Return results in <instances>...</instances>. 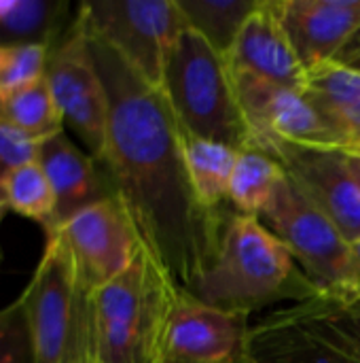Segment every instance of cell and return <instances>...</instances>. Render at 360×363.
Masks as SVG:
<instances>
[{
  "instance_id": "1",
  "label": "cell",
  "mask_w": 360,
  "mask_h": 363,
  "mask_svg": "<svg viewBox=\"0 0 360 363\" xmlns=\"http://www.w3.org/2000/svg\"><path fill=\"white\" fill-rule=\"evenodd\" d=\"M89 45L108 98L100 166L129 211L140 240L176 287L191 294L216 257L227 219L199 206L185 164L182 130L163 91L93 32Z\"/></svg>"
},
{
  "instance_id": "2",
  "label": "cell",
  "mask_w": 360,
  "mask_h": 363,
  "mask_svg": "<svg viewBox=\"0 0 360 363\" xmlns=\"http://www.w3.org/2000/svg\"><path fill=\"white\" fill-rule=\"evenodd\" d=\"M182 289L142 242L132 266L89 296L95 363H168L172 315Z\"/></svg>"
},
{
  "instance_id": "3",
  "label": "cell",
  "mask_w": 360,
  "mask_h": 363,
  "mask_svg": "<svg viewBox=\"0 0 360 363\" xmlns=\"http://www.w3.org/2000/svg\"><path fill=\"white\" fill-rule=\"evenodd\" d=\"M191 296L208 306L252 315L267 304H297L323 294L261 219L236 213L227 217L216 257Z\"/></svg>"
},
{
  "instance_id": "4",
  "label": "cell",
  "mask_w": 360,
  "mask_h": 363,
  "mask_svg": "<svg viewBox=\"0 0 360 363\" xmlns=\"http://www.w3.org/2000/svg\"><path fill=\"white\" fill-rule=\"evenodd\" d=\"M182 134L242 151L250 143L227 57L187 28L168 62L159 87Z\"/></svg>"
},
{
  "instance_id": "5",
  "label": "cell",
  "mask_w": 360,
  "mask_h": 363,
  "mask_svg": "<svg viewBox=\"0 0 360 363\" xmlns=\"http://www.w3.org/2000/svg\"><path fill=\"white\" fill-rule=\"evenodd\" d=\"M89 296L64 238L49 232L34 277L19 296L36 363H70L91 353Z\"/></svg>"
},
{
  "instance_id": "6",
  "label": "cell",
  "mask_w": 360,
  "mask_h": 363,
  "mask_svg": "<svg viewBox=\"0 0 360 363\" xmlns=\"http://www.w3.org/2000/svg\"><path fill=\"white\" fill-rule=\"evenodd\" d=\"M259 219L284 242L293 259L323 296L354 302L352 245L286 177Z\"/></svg>"
},
{
  "instance_id": "7",
  "label": "cell",
  "mask_w": 360,
  "mask_h": 363,
  "mask_svg": "<svg viewBox=\"0 0 360 363\" xmlns=\"http://www.w3.org/2000/svg\"><path fill=\"white\" fill-rule=\"evenodd\" d=\"M89 32L108 43L144 81L161 87L180 34L189 28L178 0L81 2Z\"/></svg>"
},
{
  "instance_id": "8",
  "label": "cell",
  "mask_w": 360,
  "mask_h": 363,
  "mask_svg": "<svg viewBox=\"0 0 360 363\" xmlns=\"http://www.w3.org/2000/svg\"><path fill=\"white\" fill-rule=\"evenodd\" d=\"M45 79L64 123L83 140L89 155L102 164L106 151L108 98L91 53L81 4L70 28L49 47Z\"/></svg>"
},
{
  "instance_id": "9",
  "label": "cell",
  "mask_w": 360,
  "mask_h": 363,
  "mask_svg": "<svg viewBox=\"0 0 360 363\" xmlns=\"http://www.w3.org/2000/svg\"><path fill=\"white\" fill-rule=\"evenodd\" d=\"M259 151L282 166L286 179L337 225L350 245L360 240V185L348 151L286 140H267Z\"/></svg>"
},
{
  "instance_id": "10",
  "label": "cell",
  "mask_w": 360,
  "mask_h": 363,
  "mask_svg": "<svg viewBox=\"0 0 360 363\" xmlns=\"http://www.w3.org/2000/svg\"><path fill=\"white\" fill-rule=\"evenodd\" d=\"M51 232L64 238L89 294L125 272L142 247L134 219L117 194L79 211Z\"/></svg>"
},
{
  "instance_id": "11",
  "label": "cell",
  "mask_w": 360,
  "mask_h": 363,
  "mask_svg": "<svg viewBox=\"0 0 360 363\" xmlns=\"http://www.w3.org/2000/svg\"><path fill=\"white\" fill-rule=\"evenodd\" d=\"M231 77L250 134L246 149H259L267 140L344 149L335 130L303 91L233 68Z\"/></svg>"
},
{
  "instance_id": "12",
  "label": "cell",
  "mask_w": 360,
  "mask_h": 363,
  "mask_svg": "<svg viewBox=\"0 0 360 363\" xmlns=\"http://www.w3.org/2000/svg\"><path fill=\"white\" fill-rule=\"evenodd\" d=\"M250 315L208 306L182 291L170 325L168 363H244Z\"/></svg>"
},
{
  "instance_id": "13",
  "label": "cell",
  "mask_w": 360,
  "mask_h": 363,
  "mask_svg": "<svg viewBox=\"0 0 360 363\" xmlns=\"http://www.w3.org/2000/svg\"><path fill=\"white\" fill-rule=\"evenodd\" d=\"M244 363H360L346 353L306 302L250 325Z\"/></svg>"
},
{
  "instance_id": "14",
  "label": "cell",
  "mask_w": 360,
  "mask_h": 363,
  "mask_svg": "<svg viewBox=\"0 0 360 363\" xmlns=\"http://www.w3.org/2000/svg\"><path fill=\"white\" fill-rule=\"evenodd\" d=\"M227 64L233 70H242L297 91H306L308 85V70L303 68L282 23L278 0H259L227 53Z\"/></svg>"
},
{
  "instance_id": "15",
  "label": "cell",
  "mask_w": 360,
  "mask_h": 363,
  "mask_svg": "<svg viewBox=\"0 0 360 363\" xmlns=\"http://www.w3.org/2000/svg\"><path fill=\"white\" fill-rule=\"evenodd\" d=\"M306 70L335 62L360 32V0H278Z\"/></svg>"
},
{
  "instance_id": "16",
  "label": "cell",
  "mask_w": 360,
  "mask_h": 363,
  "mask_svg": "<svg viewBox=\"0 0 360 363\" xmlns=\"http://www.w3.org/2000/svg\"><path fill=\"white\" fill-rule=\"evenodd\" d=\"M36 162L55 194V215L45 232L59 228L79 211L115 194L104 168L89 153H83L64 132L38 143Z\"/></svg>"
},
{
  "instance_id": "17",
  "label": "cell",
  "mask_w": 360,
  "mask_h": 363,
  "mask_svg": "<svg viewBox=\"0 0 360 363\" xmlns=\"http://www.w3.org/2000/svg\"><path fill=\"white\" fill-rule=\"evenodd\" d=\"M308 100L335 130L344 151L360 145V72L339 62L308 70Z\"/></svg>"
},
{
  "instance_id": "18",
  "label": "cell",
  "mask_w": 360,
  "mask_h": 363,
  "mask_svg": "<svg viewBox=\"0 0 360 363\" xmlns=\"http://www.w3.org/2000/svg\"><path fill=\"white\" fill-rule=\"evenodd\" d=\"M79 9V6H76ZM64 0H0V45H53L74 21Z\"/></svg>"
},
{
  "instance_id": "19",
  "label": "cell",
  "mask_w": 360,
  "mask_h": 363,
  "mask_svg": "<svg viewBox=\"0 0 360 363\" xmlns=\"http://www.w3.org/2000/svg\"><path fill=\"white\" fill-rule=\"evenodd\" d=\"M182 149L189 181L199 206L208 213H223L221 206L229 200L238 151L223 143L193 138L187 134H182Z\"/></svg>"
},
{
  "instance_id": "20",
  "label": "cell",
  "mask_w": 360,
  "mask_h": 363,
  "mask_svg": "<svg viewBox=\"0 0 360 363\" xmlns=\"http://www.w3.org/2000/svg\"><path fill=\"white\" fill-rule=\"evenodd\" d=\"M0 125L36 143L64 132V117L47 79L0 91Z\"/></svg>"
},
{
  "instance_id": "21",
  "label": "cell",
  "mask_w": 360,
  "mask_h": 363,
  "mask_svg": "<svg viewBox=\"0 0 360 363\" xmlns=\"http://www.w3.org/2000/svg\"><path fill=\"white\" fill-rule=\"evenodd\" d=\"M284 177L282 166L269 153L259 149H242L238 151L229 185V202L238 213L259 219L274 200Z\"/></svg>"
},
{
  "instance_id": "22",
  "label": "cell",
  "mask_w": 360,
  "mask_h": 363,
  "mask_svg": "<svg viewBox=\"0 0 360 363\" xmlns=\"http://www.w3.org/2000/svg\"><path fill=\"white\" fill-rule=\"evenodd\" d=\"M257 4L259 0H178L189 28L225 57Z\"/></svg>"
},
{
  "instance_id": "23",
  "label": "cell",
  "mask_w": 360,
  "mask_h": 363,
  "mask_svg": "<svg viewBox=\"0 0 360 363\" xmlns=\"http://www.w3.org/2000/svg\"><path fill=\"white\" fill-rule=\"evenodd\" d=\"M4 204L49 230L55 215V194L36 160L21 164L11 172L4 185Z\"/></svg>"
},
{
  "instance_id": "24",
  "label": "cell",
  "mask_w": 360,
  "mask_h": 363,
  "mask_svg": "<svg viewBox=\"0 0 360 363\" xmlns=\"http://www.w3.org/2000/svg\"><path fill=\"white\" fill-rule=\"evenodd\" d=\"M306 306L325 325L333 340L360 362V302H342L318 296L306 300Z\"/></svg>"
},
{
  "instance_id": "25",
  "label": "cell",
  "mask_w": 360,
  "mask_h": 363,
  "mask_svg": "<svg viewBox=\"0 0 360 363\" xmlns=\"http://www.w3.org/2000/svg\"><path fill=\"white\" fill-rule=\"evenodd\" d=\"M49 45H0V91L36 83L45 77Z\"/></svg>"
},
{
  "instance_id": "26",
  "label": "cell",
  "mask_w": 360,
  "mask_h": 363,
  "mask_svg": "<svg viewBox=\"0 0 360 363\" xmlns=\"http://www.w3.org/2000/svg\"><path fill=\"white\" fill-rule=\"evenodd\" d=\"M0 363H36L21 298L0 311Z\"/></svg>"
},
{
  "instance_id": "27",
  "label": "cell",
  "mask_w": 360,
  "mask_h": 363,
  "mask_svg": "<svg viewBox=\"0 0 360 363\" xmlns=\"http://www.w3.org/2000/svg\"><path fill=\"white\" fill-rule=\"evenodd\" d=\"M36 149H38L36 140L25 138V136L0 125V211L6 208V204H4L6 179L21 164H28V162L36 160Z\"/></svg>"
},
{
  "instance_id": "28",
  "label": "cell",
  "mask_w": 360,
  "mask_h": 363,
  "mask_svg": "<svg viewBox=\"0 0 360 363\" xmlns=\"http://www.w3.org/2000/svg\"><path fill=\"white\" fill-rule=\"evenodd\" d=\"M335 62H339V64H344L348 68H354V70L360 72V32L356 34V38L339 53V57Z\"/></svg>"
},
{
  "instance_id": "29",
  "label": "cell",
  "mask_w": 360,
  "mask_h": 363,
  "mask_svg": "<svg viewBox=\"0 0 360 363\" xmlns=\"http://www.w3.org/2000/svg\"><path fill=\"white\" fill-rule=\"evenodd\" d=\"M350 259H352V296L354 302H360V240L352 242Z\"/></svg>"
},
{
  "instance_id": "30",
  "label": "cell",
  "mask_w": 360,
  "mask_h": 363,
  "mask_svg": "<svg viewBox=\"0 0 360 363\" xmlns=\"http://www.w3.org/2000/svg\"><path fill=\"white\" fill-rule=\"evenodd\" d=\"M348 157H350V168H352V172H354V177H356V181H359L360 185V155L348 153Z\"/></svg>"
},
{
  "instance_id": "31",
  "label": "cell",
  "mask_w": 360,
  "mask_h": 363,
  "mask_svg": "<svg viewBox=\"0 0 360 363\" xmlns=\"http://www.w3.org/2000/svg\"><path fill=\"white\" fill-rule=\"evenodd\" d=\"M70 363H95L93 362V357H91V353H83V355H79V357H74Z\"/></svg>"
},
{
  "instance_id": "32",
  "label": "cell",
  "mask_w": 360,
  "mask_h": 363,
  "mask_svg": "<svg viewBox=\"0 0 360 363\" xmlns=\"http://www.w3.org/2000/svg\"><path fill=\"white\" fill-rule=\"evenodd\" d=\"M348 153H356V155H360V145L359 147H354V149H350Z\"/></svg>"
},
{
  "instance_id": "33",
  "label": "cell",
  "mask_w": 360,
  "mask_h": 363,
  "mask_svg": "<svg viewBox=\"0 0 360 363\" xmlns=\"http://www.w3.org/2000/svg\"><path fill=\"white\" fill-rule=\"evenodd\" d=\"M4 213H6V208H2V211H0V221H2V217H4Z\"/></svg>"
}]
</instances>
